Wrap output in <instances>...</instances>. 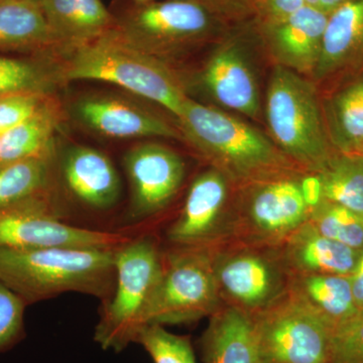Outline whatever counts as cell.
<instances>
[{
    "mask_svg": "<svg viewBox=\"0 0 363 363\" xmlns=\"http://www.w3.org/2000/svg\"><path fill=\"white\" fill-rule=\"evenodd\" d=\"M178 121L188 140L236 188L303 172L259 130L214 107L189 98Z\"/></svg>",
    "mask_w": 363,
    "mask_h": 363,
    "instance_id": "obj_1",
    "label": "cell"
},
{
    "mask_svg": "<svg viewBox=\"0 0 363 363\" xmlns=\"http://www.w3.org/2000/svg\"><path fill=\"white\" fill-rule=\"evenodd\" d=\"M116 250L0 247V281L26 305L66 292L106 298L116 283Z\"/></svg>",
    "mask_w": 363,
    "mask_h": 363,
    "instance_id": "obj_2",
    "label": "cell"
},
{
    "mask_svg": "<svg viewBox=\"0 0 363 363\" xmlns=\"http://www.w3.org/2000/svg\"><path fill=\"white\" fill-rule=\"evenodd\" d=\"M71 56L60 70L69 81H101L156 102L180 118L189 98L159 60L125 39L116 28L67 49Z\"/></svg>",
    "mask_w": 363,
    "mask_h": 363,
    "instance_id": "obj_3",
    "label": "cell"
},
{
    "mask_svg": "<svg viewBox=\"0 0 363 363\" xmlns=\"http://www.w3.org/2000/svg\"><path fill=\"white\" fill-rule=\"evenodd\" d=\"M266 104L267 124L277 147L303 172L321 171L334 154L311 83L290 69L277 67Z\"/></svg>",
    "mask_w": 363,
    "mask_h": 363,
    "instance_id": "obj_4",
    "label": "cell"
},
{
    "mask_svg": "<svg viewBox=\"0 0 363 363\" xmlns=\"http://www.w3.org/2000/svg\"><path fill=\"white\" fill-rule=\"evenodd\" d=\"M116 283L95 329V341L116 352L135 342L161 279L164 255L150 240L128 241L116 250Z\"/></svg>",
    "mask_w": 363,
    "mask_h": 363,
    "instance_id": "obj_5",
    "label": "cell"
},
{
    "mask_svg": "<svg viewBox=\"0 0 363 363\" xmlns=\"http://www.w3.org/2000/svg\"><path fill=\"white\" fill-rule=\"evenodd\" d=\"M223 306L212 247H176L164 255V269L145 312V326L193 323L211 317Z\"/></svg>",
    "mask_w": 363,
    "mask_h": 363,
    "instance_id": "obj_6",
    "label": "cell"
},
{
    "mask_svg": "<svg viewBox=\"0 0 363 363\" xmlns=\"http://www.w3.org/2000/svg\"><path fill=\"white\" fill-rule=\"evenodd\" d=\"M238 189L240 196L231 207L224 242L278 247L309 219L311 208L303 195L298 175Z\"/></svg>",
    "mask_w": 363,
    "mask_h": 363,
    "instance_id": "obj_7",
    "label": "cell"
},
{
    "mask_svg": "<svg viewBox=\"0 0 363 363\" xmlns=\"http://www.w3.org/2000/svg\"><path fill=\"white\" fill-rule=\"evenodd\" d=\"M211 247L215 279L224 305L252 316L290 291L292 274L279 247L227 241Z\"/></svg>",
    "mask_w": 363,
    "mask_h": 363,
    "instance_id": "obj_8",
    "label": "cell"
},
{
    "mask_svg": "<svg viewBox=\"0 0 363 363\" xmlns=\"http://www.w3.org/2000/svg\"><path fill=\"white\" fill-rule=\"evenodd\" d=\"M264 363H330L333 328L291 290L252 315Z\"/></svg>",
    "mask_w": 363,
    "mask_h": 363,
    "instance_id": "obj_9",
    "label": "cell"
},
{
    "mask_svg": "<svg viewBox=\"0 0 363 363\" xmlns=\"http://www.w3.org/2000/svg\"><path fill=\"white\" fill-rule=\"evenodd\" d=\"M130 240L121 234L60 221L44 196L0 210V247L13 250H116Z\"/></svg>",
    "mask_w": 363,
    "mask_h": 363,
    "instance_id": "obj_10",
    "label": "cell"
},
{
    "mask_svg": "<svg viewBox=\"0 0 363 363\" xmlns=\"http://www.w3.org/2000/svg\"><path fill=\"white\" fill-rule=\"evenodd\" d=\"M128 2L113 13L116 30L125 39L152 52L164 45L199 39L211 30V9L196 0H164L145 4Z\"/></svg>",
    "mask_w": 363,
    "mask_h": 363,
    "instance_id": "obj_11",
    "label": "cell"
},
{
    "mask_svg": "<svg viewBox=\"0 0 363 363\" xmlns=\"http://www.w3.org/2000/svg\"><path fill=\"white\" fill-rule=\"evenodd\" d=\"M233 185L214 168L197 177L180 216L169 227V240L176 247H213L224 242L230 221L229 193Z\"/></svg>",
    "mask_w": 363,
    "mask_h": 363,
    "instance_id": "obj_12",
    "label": "cell"
},
{
    "mask_svg": "<svg viewBox=\"0 0 363 363\" xmlns=\"http://www.w3.org/2000/svg\"><path fill=\"white\" fill-rule=\"evenodd\" d=\"M133 190L135 217L150 216L171 202L182 185L185 166L173 150L157 143L133 147L124 159Z\"/></svg>",
    "mask_w": 363,
    "mask_h": 363,
    "instance_id": "obj_13",
    "label": "cell"
},
{
    "mask_svg": "<svg viewBox=\"0 0 363 363\" xmlns=\"http://www.w3.org/2000/svg\"><path fill=\"white\" fill-rule=\"evenodd\" d=\"M76 113L86 125L112 138H181L161 117L118 98H85L76 105Z\"/></svg>",
    "mask_w": 363,
    "mask_h": 363,
    "instance_id": "obj_14",
    "label": "cell"
},
{
    "mask_svg": "<svg viewBox=\"0 0 363 363\" xmlns=\"http://www.w3.org/2000/svg\"><path fill=\"white\" fill-rule=\"evenodd\" d=\"M328 14L305 6L284 20L267 23L269 44L283 67L296 73L316 68Z\"/></svg>",
    "mask_w": 363,
    "mask_h": 363,
    "instance_id": "obj_15",
    "label": "cell"
},
{
    "mask_svg": "<svg viewBox=\"0 0 363 363\" xmlns=\"http://www.w3.org/2000/svg\"><path fill=\"white\" fill-rule=\"evenodd\" d=\"M279 247L292 277L300 274L350 276L362 252L322 235L308 221Z\"/></svg>",
    "mask_w": 363,
    "mask_h": 363,
    "instance_id": "obj_16",
    "label": "cell"
},
{
    "mask_svg": "<svg viewBox=\"0 0 363 363\" xmlns=\"http://www.w3.org/2000/svg\"><path fill=\"white\" fill-rule=\"evenodd\" d=\"M69 190L88 206L105 209L121 194V181L111 160L92 147H71L62 162Z\"/></svg>",
    "mask_w": 363,
    "mask_h": 363,
    "instance_id": "obj_17",
    "label": "cell"
},
{
    "mask_svg": "<svg viewBox=\"0 0 363 363\" xmlns=\"http://www.w3.org/2000/svg\"><path fill=\"white\" fill-rule=\"evenodd\" d=\"M204 82L219 104L250 117L259 111L255 76L240 48L227 44L214 52L204 72Z\"/></svg>",
    "mask_w": 363,
    "mask_h": 363,
    "instance_id": "obj_18",
    "label": "cell"
},
{
    "mask_svg": "<svg viewBox=\"0 0 363 363\" xmlns=\"http://www.w3.org/2000/svg\"><path fill=\"white\" fill-rule=\"evenodd\" d=\"M209 319L201 341L205 363H264L250 315L224 305Z\"/></svg>",
    "mask_w": 363,
    "mask_h": 363,
    "instance_id": "obj_19",
    "label": "cell"
},
{
    "mask_svg": "<svg viewBox=\"0 0 363 363\" xmlns=\"http://www.w3.org/2000/svg\"><path fill=\"white\" fill-rule=\"evenodd\" d=\"M48 23L62 49L96 39L116 28L101 0H40Z\"/></svg>",
    "mask_w": 363,
    "mask_h": 363,
    "instance_id": "obj_20",
    "label": "cell"
},
{
    "mask_svg": "<svg viewBox=\"0 0 363 363\" xmlns=\"http://www.w3.org/2000/svg\"><path fill=\"white\" fill-rule=\"evenodd\" d=\"M363 55V0H348L328 14L321 52L314 74L331 75Z\"/></svg>",
    "mask_w": 363,
    "mask_h": 363,
    "instance_id": "obj_21",
    "label": "cell"
},
{
    "mask_svg": "<svg viewBox=\"0 0 363 363\" xmlns=\"http://www.w3.org/2000/svg\"><path fill=\"white\" fill-rule=\"evenodd\" d=\"M62 49L44 11L32 0H0V50L40 52Z\"/></svg>",
    "mask_w": 363,
    "mask_h": 363,
    "instance_id": "obj_22",
    "label": "cell"
},
{
    "mask_svg": "<svg viewBox=\"0 0 363 363\" xmlns=\"http://www.w3.org/2000/svg\"><path fill=\"white\" fill-rule=\"evenodd\" d=\"M290 290L326 320L333 329L358 311L350 276H293Z\"/></svg>",
    "mask_w": 363,
    "mask_h": 363,
    "instance_id": "obj_23",
    "label": "cell"
},
{
    "mask_svg": "<svg viewBox=\"0 0 363 363\" xmlns=\"http://www.w3.org/2000/svg\"><path fill=\"white\" fill-rule=\"evenodd\" d=\"M325 111L331 145L340 154L363 157V77L334 94Z\"/></svg>",
    "mask_w": 363,
    "mask_h": 363,
    "instance_id": "obj_24",
    "label": "cell"
},
{
    "mask_svg": "<svg viewBox=\"0 0 363 363\" xmlns=\"http://www.w3.org/2000/svg\"><path fill=\"white\" fill-rule=\"evenodd\" d=\"M57 117L45 104L35 116L0 135V166L28 157L51 155Z\"/></svg>",
    "mask_w": 363,
    "mask_h": 363,
    "instance_id": "obj_25",
    "label": "cell"
},
{
    "mask_svg": "<svg viewBox=\"0 0 363 363\" xmlns=\"http://www.w3.org/2000/svg\"><path fill=\"white\" fill-rule=\"evenodd\" d=\"M322 200L340 205L363 217V157L334 155L318 172Z\"/></svg>",
    "mask_w": 363,
    "mask_h": 363,
    "instance_id": "obj_26",
    "label": "cell"
},
{
    "mask_svg": "<svg viewBox=\"0 0 363 363\" xmlns=\"http://www.w3.org/2000/svg\"><path fill=\"white\" fill-rule=\"evenodd\" d=\"M51 155L0 166V210L42 197L50 177Z\"/></svg>",
    "mask_w": 363,
    "mask_h": 363,
    "instance_id": "obj_27",
    "label": "cell"
},
{
    "mask_svg": "<svg viewBox=\"0 0 363 363\" xmlns=\"http://www.w3.org/2000/svg\"><path fill=\"white\" fill-rule=\"evenodd\" d=\"M308 222L322 235L353 250H363V217L347 208L322 200L312 208Z\"/></svg>",
    "mask_w": 363,
    "mask_h": 363,
    "instance_id": "obj_28",
    "label": "cell"
},
{
    "mask_svg": "<svg viewBox=\"0 0 363 363\" xmlns=\"http://www.w3.org/2000/svg\"><path fill=\"white\" fill-rule=\"evenodd\" d=\"M155 363H198L188 336L171 333L162 325H145L135 339Z\"/></svg>",
    "mask_w": 363,
    "mask_h": 363,
    "instance_id": "obj_29",
    "label": "cell"
},
{
    "mask_svg": "<svg viewBox=\"0 0 363 363\" xmlns=\"http://www.w3.org/2000/svg\"><path fill=\"white\" fill-rule=\"evenodd\" d=\"M52 83V76L39 63L0 57V96L18 92L45 93Z\"/></svg>",
    "mask_w": 363,
    "mask_h": 363,
    "instance_id": "obj_30",
    "label": "cell"
},
{
    "mask_svg": "<svg viewBox=\"0 0 363 363\" xmlns=\"http://www.w3.org/2000/svg\"><path fill=\"white\" fill-rule=\"evenodd\" d=\"M330 363H363V310L333 329Z\"/></svg>",
    "mask_w": 363,
    "mask_h": 363,
    "instance_id": "obj_31",
    "label": "cell"
},
{
    "mask_svg": "<svg viewBox=\"0 0 363 363\" xmlns=\"http://www.w3.org/2000/svg\"><path fill=\"white\" fill-rule=\"evenodd\" d=\"M26 303L0 281V352L13 347L23 335Z\"/></svg>",
    "mask_w": 363,
    "mask_h": 363,
    "instance_id": "obj_32",
    "label": "cell"
},
{
    "mask_svg": "<svg viewBox=\"0 0 363 363\" xmlns=\"http://www.w3.org/2000/svg\"><path fill=\"white\" fill-rule=\"evenodd\" d=\"M45 93L18 92L0 96V135L35 116L45 102Z\"/></svg>",
    "mask_w": 363,
    "mask_h": 363,
    "instance_id": "obj_33",
    "label": "cell"
},
{
    "mask_svg": "<svg viewBox=\"0 0 363 363\" xmlns=\"http://www.w3.org/2000/svg\"><path fill=\"white\" fill-rule=\"evenodd\" d=\"M267 23L284 20L306 6L305 0H259Z\"/></svg>",
    "mask_w": 363,
    "mask_h": 363,
    "instance_id": "obj_34",
    "label": "cell"
},
{
    "mask_svg": "<svg viewBox=\"0 0 363 363\" xmlns=\"http://www.w3.org/2000/svg\"><path fill=\"white\" fill-rule=\"evenodd\" d=\"M301 188L306 202L311 209L322 201L321 182L317 174L306 173L304 177H301Z\"/></svg>",
    "mask_w": 363,
    "mask_h": 363,
    "instance_id": "obj_35",
    "label": "cell"
},
{
    "mask_svg": "<svg viewBox=\"0 0 363 363\" xmlns=\"http://www.w3.org/2000/svg\"><path fill=\"white\" fill-rule=\"evenodd\" d=\"M350 278L358 310H363V250L360 252L357 264L351 272Z\"/></svg>",
    "mask_w": 363,
    "mask_h": 363,
    "instance_id": "obj_36",
    "label": "cell"
},
{
    "mask_svg": "<svg viewBox=\"0 0 363 363\" xmlns=\"http://www.w3.org/2000/svg\"><path fill=\"white\" fill-rule=\"evenodd\" d=\"M346 1H348V0H320L317 9L323 11L324 13L329 14L335 11L337 7L342 6Z\"/></svg>",
    "mask_w": 363,
    "mask_h": 363,
    "instance_id": "obj_37",
    "label": "cell"
},
{
    "mask_svg": "<svg viewBox=\"0 0 363 363\" xmlns=\"http://www.w3.org/2000/svg\"><path fill=\"white\" fill-rule=\"evenodd\" d=\"M126 1L131 2V4H145L155 1V0H126Z\"/></svg>",
    "mask_w": 363,
    "mask_h": 363,
    "instance_id": "obj_38",
    "label": "cell"
},
{
    "mask_svg": "<svg viewBox=\"0 0 363 363\" xmlns=\"http://www.w3.org/2000/svg\"><path fill=\"white\" fill-rule=\"evenodd\" d=\"M196 1L201 2V4H205V6L209 7V9H211V0H196Z\"/></svg>",
    "mask_w": 363,
    "mask_h": 363,
    "instance_id": "obj_39",
    "label": "cell"
},
{
    "mask_svg": "<svg viewBox=\"0 0 363 363\" xmlns=\"http://www.w3.org/2000/svg\"><path fill=\"white\" fill-rule=\"evenodd\" d=\"M32 1L38 2V4H40V0H32Z\"/></svg>",
    "mask_w": 363,
    "mask_h": 363,
    "instance_id": "obj_40",
    "label": "cell"
},
{
    "mask_svg": "<svg viewBox=\"0 0 363 363\" xmlns=\"http://www.w3.org/2000/svg\"><path fill=\"white\" fill-rule=\"evenodd\" d=\"M211 1H212V4H215V2H216V1H217V0H211Z\"/></svg>",
    "mask_w": 363,
    "mask_h": 363,
    "instance_id": "obj_41",
    "label": "cell"
}]
</instances>
